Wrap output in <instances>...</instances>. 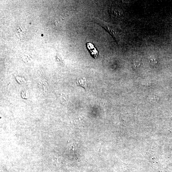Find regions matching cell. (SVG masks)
<instances>
[{"instance_id": "obj_1", "label": "cell", "mask_w": 172, "mask_h": 172, "mask_svg": "<svg viewBox=\"0 0 172 172\" xmlns=\"http://www.w3.org/2000/svg\"><path fill=\"white\" fill-rule=\"evenodd\" d=\"M92 20L110 33L117 43L119 44L121 41V32L119 26L116 24L106 22L97 17H93Z\"/></svg>"}, {"instance_id": "obj_2", "label": "cell", "mask_w": 172, "mask_h": 172, "mask_svg": "<svg viewBox=\"0 0 172 172\" xmlns=\"http://www.w3.org/2000/svg\"><path fill=\"white\" fill-rule=\"evenodd\" d=\"M76 82L78 85L86 89L87 87V82L85 77L78 78Z\"/></svg>"}, {"instance_id": "obj_3", "label": "cell", "mask_w": 172, "mask_h": 172, "mask_svg": "<svg viewBox=\"0 0 172 172\" xmlns=\"http://www.w3.org/2000/svg\"><path fill=\"white\" fill-rule=\"evenodd\" d=\"M149 63L153 66H155L157 64V61L154 57L153 56L149 57L148 58Z\"/></svg>"}]
</instances>
